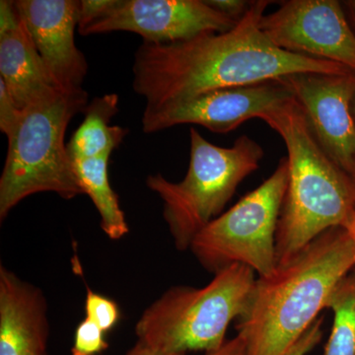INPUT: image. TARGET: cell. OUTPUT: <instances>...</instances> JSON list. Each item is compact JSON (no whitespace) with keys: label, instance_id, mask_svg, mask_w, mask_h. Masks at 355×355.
<instances>
[{"label":"cell","instance_id":"6da1fadb","mask_svg":"<svg viewBox=\"0 0 355 355\" xmlns=\"http://www.w3.org/2000/svg\"><path fill=\"white\" fill-rule=\"evenodd\" d=\"M270 3L252 1L244 17L228 32L205 33L176 43L144 42L135 55L132 87L146 100L144 110L302 72H354L336 62L294 55L275 46L260 28Z\"/></svg>","mask_w":355,"mask_h":355},{"label":"cell","instance_id":"7a4b0ae2","mask_svg":"<svg viewBox=\"0 0 355 355\" xmlns=\"http://www.w3.org/2000/svg\"><path fill=\"white\" fill-rule=\"evenodd\" d=\"M355 266V242L331 228L266 277H258L238 319L245 355H286L328 308L334 292Z\"/></svg>","mask_w":355,"mask_h":355},{"label":"cell","instance_id":"3957f363","mask_svg":"<svg viewBox=\"0 0 355 355\" xmlns=\"http://www.w3.org/2000/svg\"><path fill=\"white\" fill-rule=\"evenodd\" d=\"M261 120L279 133L288 161V184L277 230V265L326 231L347 227L355 214V183L318 144L295 98Z\"/></svg>","mask_w":355,"mask_h":355},{"label":"cell","instance_id":"277c9868","mask_svg":"<svg viewBox=\"0 0 355 355\" xmlns=\"http://www.w3.org/2000/svg\"><path fill=\"white\" fill-rule=\"evenodd\" d=\"M88 106L85 90H60L23 110L0 177V220L24 198L55 193L64 200L83 195L64 137L70 121Z\"/></svg>","mask_w":355,"mask_h":355},{"label":"cell","instance_id":"5b68a950","mask_svg":"<svg viewBox=\"0 0 355 355\" xmlns=\"http://www.w3.org/2000/svg\"><path fill=\"white\" fill-rule=\"evenodd\" d=\"M254 273L246 266L232 265L214 273L202 288L171 287L139 318L137 340L168 355L220 349L229 324L249 305Z\"/></svg>","mask_w":355,"mask_h":355},{"label":"cell","instance_id":"8992f818","mask_svg":"<svg viewBox=\"0 0 355 355\" xmlns=\"http://www.w3.org/2000/svg\"><path fill=\"white\" fill-rule=\"evenodd\" d=\"M190 165L179 183L162 175L146 178L147 188L163 202V217L178 251L190 250L196 236L220 216L239 184L260 168L265 153L248 135L231 147L207 141L191 128Z\"/></svg>","mask_w":355,"mask_h":355},{"label":"cell","instance_id":"52a82bcc","mask_svg":"<svg viewBox=\"0 0 355 355\" xmlns=\"http://www.w3.org/2000/svg\"><path fill=\"white\" fill-rule=\"evenodd\" d=\"M288 184V161L230 209L209 222L190 250L203 268L218 272L232 265L246 266L266 277L277 268V230Z\"/></svg>","mask_w":355,"mask_h":355},{"label":"cell","instance_id":"ba28073f","mask_svg":"<svg viewBox=\"0 0 355 355\" xmlns=\"http://www.w3.org/2000/svg\"><path fill=\"white\" fill-rule=\"evenodd\" d=\"M260 28L275 46L333 62L355 72V33L338 0H287L263 15Z\"/></svg>","mask_w":355,"mask_h":355},{"label":"cell","instance_id":"9c48e42d","mask_svg":"<svg viewBox=\"0 0 355 355\" xmlns=\"http://www.w3.org/2000/svg\"><path fill=\"white\" fill-rule=\"evenodd\" d=\"M237 24L205 0H116L102 17L78 32L83 36L132 32L144 42L168 44L228 32Z\"/></svg>","mask_w":355,"mask_h":355},{"label":"cell","instance_id":"30bf717a","mask_svg":"<svg viewBox=\"0 0 355 355\" xmlns=\"http://www.w3.org/2000/svg\"><path fill=\"white\" fill-rule=\"evenodd\" d=\"M294 98L282 80L218 89L157 110H144L142 130L154 133L180 125H198L209 132L228 133L251 119Z\"/></svg>","mask_w":355,"mask_h":355},{"label":"cell","instance_id":"8fae6325","mask_svg":"<svg viewBox=\"0 0 355 355\" xmlns=\"http://www.w3.org/2000/svg\"><path fill=\"white\" fill-rule=\"evenodd\" d=\"M291 88L324 153L355 180V72H302L280 79Z\"/></svg>","mask_w":355,"mask_h":355},{"label":"cell","instance_id":"7c38bea8","mask_svg":"<svg viewBox=\"0 0 355 355\" xmlns=\"http://www.w3.org/2000/svg\"><path fill=\"white\" fill-rule=\"evenodd\" d=\"M18 15L46 69L64 90L83 89L88 64L76 44L79 1L17 0Z\"/></svg>","mask_w":355,"mask_h":355},{"label":"cell","instance_id":"4fadbf2b","mask_svg":"<svg viewBox=\"0 0 355 355\" xmlns=\"http://www.w3.org/2000/svg\"><path fill=\"white\" fill-rule=\"evenodd\" d=\"M44 292L0 266V355H48Z\"/></svg>","mask_w":355,"mask_h":355},{"label":"cell","instance_id":"5bb4252c","mask_svg":"<svg viewBox=\"0 0 355 355\" xmlns=\"http://www.w3.org/2000/svg\"><path fill=\"white\" fill-rule=\"evenodd\" d=\"M0 80L22 111L64 90L46 69L22 22L12 31L0 35Z\"/></svg>","mask_w":355,"mask_h":355},{"label":"cell","instance_id":"9a60e30c","mask_svg":"<svg viewBox=\"0 0 355 355\" xmlns=\"http://www.w3.org/2000/svg\"><path fill=\"white\" fill-rule=\"evenodd\" d=\"M118 112L119 96L114 93L95 98L88 105L83 123L67 144L72 161L111 156L121 146L128 130L109 125Z\"/></svg>","mask_w":355,"mask_h":355},{"label":"cell","instance_id":"2e32d148","mask_svg":"<svg viewBox=\"0 0 355 355\" xmlns=\"http://www.w3.org/2000/svg\"><path fill=\"white\" fill-rule=\"evenodd\" d=\"M110 156L73 160L83 195H87L101 217V228L110 239L120 240L128 233L125 212L109 179Z\"/></svg>","mask_w":355,"mask_h":355},{"label":"cell","instance_id":"e0dca14e","mask_svg":"<svg viewBox=\"0 0 355 355\" xmlns=\"http://www.w3.org/2000/svg\"><path fill=\"white\" fill-rule=\"evenodd\" d=\"M328 308L334 322L323 355H355V275L340 282Z\"/></svg>","mask_w":355,"mask_h":355},{"label":"cell","instance_id":"ac0fdd59","mask_svg":"<svg viewBox=\"0 0 355 355\" xmlns=\"http://www.w3.org/2000/svg\"><path fill=\"white\" fill-rule=\"evenodd\" d=\"M86 318L94 322L103 331H111L120 320V309L114 301L87 289Z\"/></svg>","mask_w":355,"mask_h":355},{"label":"cell","instance_id":"d6986e66","mask_svg":"<svg viewBox=\"0 0 355 355\" xmlns=\"http://www.w3.org/2000/svg\"><path fill=\"white\" fill-rule=\"evenodd\" d=\"M105 334L106 333L103 331L94 322L85 318L77 326L71 355L102 354L109 347V343L105 338Z\"/></svg>","mask_w":355,"mask_h":355},{"label":"cell","instance_id":"ffe728a7","mask_svg":"<svg viewBox=\"0 0 355 355\" xmlns=\"http://www.w3.org/2000/svg\"><path fill=\"white\" fill-rule=\"evenodd\" d=\"M22 112L9 94L4 83L0 80V130L7 139L15 132L22 118Z\"/></svg>","mask_w":355,"mask_h":355},{"label":"cell","instance_id":"44dd1931","mask_svg":"<svg viewBox=\"0 0 355 355\" xmlns=\"http://www.w3.org/2000/svg\"><path fill=\"white\" fill-rule=\"evenodd\" d=\"M116 3V0H83L79 1L78 31L102 17Z\"/></svg>","mask_w":355,"mask_h":355},{"label":"cell","instance_id":"7402d4cb","mask_svg":"<svg viewBox=\"0 0 355 355\" xmlns=\"http://www.w3.org/2000/svg\"><path fill=\"white\" fill-rule=\"evenodd\" d=\"M323 319H317L315 323L311 326L309 330L306 331L305 335L298 340L286 355H307L319 345L320 340L323 336L322 331Z\"/></svg>","mask_w":355,"mask_h":355},{"label":"cell","instance_id":"603a6c76","mask_svg":"<svg viewBox=\"0 0 355 355\" xmlns=\"http://www.w3.org/2000/svg\"><path fill=\"white\" fill-rule=\"evenodd\" d=\"M205 1L212 8L236 22H239L244 17L252 4V1H245V0H205Z\"/></svg>","mask_w":355,"mask_h":355},{"label":"cell","instance_id":"cb8c5ba5","mask_svg":"<svg viewBox=\"0 0 355 355\" xmlns=\"http://www.w3.org/2000/svg\"><path fill=\"white\" fill-rule=\"evenodd\" d=\"M21 20L13 1H0V35L12 31L20 25Z\"/></svg>","mask_w":355,"mask_h":355},{"label":"cell","instance_id":"d4e9b609","mask_svg":"<svg viewBox=\"0 0 355 355\" xmlns=\"http://www.w3.org/2000/svg\"><path fill=\"white\" fill-rule=\"evenodd\" d=\"M205 355H245V340L237 335L231 340H226L220 349L205 352Z\"/></svg>","mask_w":355,"mask_h":355},{"label":"cell","instance_id":"484cf974","mask_svg":"<svg viewBox=\"0 0 355 355\" xmlns=\"http://www.w3.org/2000/svg\"><path fill=\"white\" fill-rule=\"evenodd\" d=\"M125 355H168L165 352H160V350L151 347L150 345L146 343L137 340L135 347H132L130 352H128Z\"/></svg>","mask_w":355,"mask_h":355},{"label":"cell","instance_id":"4316f807","mask_svg":"<svg viewBox=\"0 0 355 355\" xmlns=\"http://www.w3.org/2000/svg\"><path fill=\"white\" fill-rule=\"evenodd\" d=\"M342 4L347 20H349V24L355 33V0L342 2Z\"/></svg>","mask_w":355,"mask_h":355},{"label":"cell","instance_id":"83f0119b","mask_svg":"<svg viewBox=\"0 0 355 355\" xmlns=\"http://www.w3.org/2000/svg\"><path fill=\"white\" fill-rule=\"evenodd\" d=\"M345 229L349 231L350 236H352V239H354L355 242V214L354 216L352 217V219L350 220L349 223L347 224Z\"/></svg>","mask_w":355,"mask_h":355},{"label":"cell","instance_id":"f1b7e54d","mask_svg":"<svg viewBox=\"0 0 355 355\" xmlns=\"http://www.w3.org/2000/svg\"><path fill=\"white\" fill-rule=\"evenodd\" d=\"M352 114H354V121H355V97L354 99V102H352ZM354 183H355V180H354Z\"/></svg>","mask_w":355,"mask_h":355}]
</instances>
